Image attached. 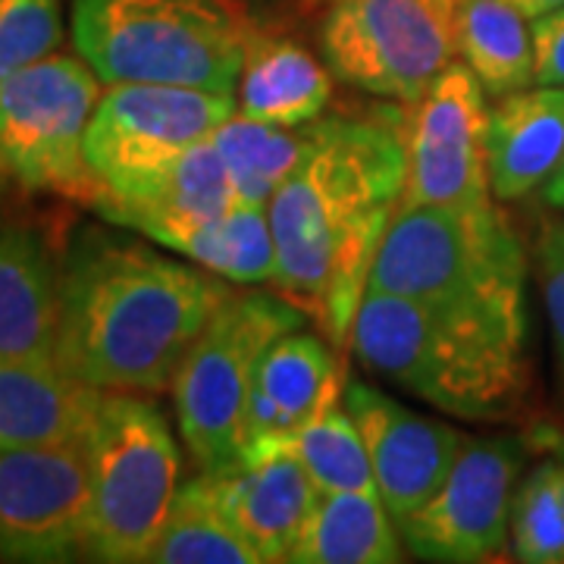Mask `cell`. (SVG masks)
Here are the masks:
<instances>
[{
  "instance_id": "6da1fadb",
  "label": "cell",
  "mask_w": 564,
  "mask_h": 564,
  "mask_svg": "<svg viewBox=\"0 0 564 564\" xmlns=\"http://www.w3.org/2000/svg\"><path fill=\"white\" fill-rule=\"evenodd\" d=\"M226 295L229 282L198 263L82 229L61 261L57 364L101 392H166Z\"/></svg>"
},
{
  "instance_id": "e0dca14e",
  "label": "cell",
  "mask_w": 564,
  "mask_h": 564,
  "mask_svg": "<svg viewBox=\"0 0 564 564\" xmlns=\"http://www.w3.org/2000/svg\"><path fill=\"white\" fill-rule=\"evenodd\" d=\"M564 154V88L536 85L505 95L489 110L486 158L499 202L543 188Z\"/></svg>"
},
{
  "instance_id": "5b68a950",
  "label": "cell",
  "mask_w": 564,
  "mask_h": 564,
  "mask_svg": "<svg viewBox=\"0 0 564 564\" xmlns=\"http://www.w3.org/2000/svg\"><path fill=\"white\" fill-rule=\"evenodd\" d=\"M73 44L104 85L163 82L236 95L258 29L239 0H73Z\"/></svg>"
},
{
  "instance_id": "f546056e",
  "label": "cell",
  "mask_w": 564,
  "mask_h": 564,
  "mask_svg": "<svg viewBox=\"0 0 564 564\" xmlns=\"http://www.w3.org/2000/svg\"><path fill=\"white\" fill-rule=\"evenodd\" d=\"M536 270H540L545 314H549L564 380V220H552L543 226L540 242H536Z\"/></svg>"
},
{
  "instance_id": "44dd1931",
  "label": "cell",
  "mask_w": 564,
  "mask_h": 564,
  "mask_svg": "<svg viewBox=\"0 0 564 564\" xmlns=\"http://www.w3.org/2000/svg\"><path fill=\"white\" fill-rule=\"evenodd\" d=\"M326 126L329 117H317L302 126H280L251 120L236 110L214 129L210 141L236 182L239 202L248 207H270L282 182L317 151Z\"/></svg>"
},
{
  "instance_id": "4316f807",
  "label": "cell",
  "mask_w": 564,
  "mask_h": 564,
  "mask_svg": "<svg viewBox=\"0 0 564 564\" xmlns=\"http://www.w3.org/2000/svg\"><path fill=\"white\" fill-rule=\"evenodd\" d=\"M292 452L302 458L323 496L326 492H377L370 452L343 399L326 404L304 423Z\"/></svg>"
},
{
  "instance_id": "603a6c76",
  "label": "cell",
  "mask_w": 564,
  "mask_h": 564,
  "mask_svg": "<svg viewBox=\"0 0 564 564\" xmlns=\"http://www.w3.org/2000/svg\"><path fill=\"white\" fill-rule=\"evenodd\" d=\"M163 248L204 267L207 273L236 285H261L276 280L280 258L267 207L239 204L214 220L176 229L163 239Z\"/></svg>"
},
{
  "instance_id": "9a60e30c",
  "label": "cell",
  "mask_w": 564,
  "mask_h": 564,
  "mask_svg": "<svg viewBox=\"0 0 564 564\" xmlns=\"http://www.w3.org/2000/svg\"><path fill=\"white\" fill-rule=\"evenodd\" d=\"M207 480L223 514L258 552L261 564L289 562V552L295 549L323 496L295 452H282L276 458L236 467Z\"/></svg>"
},
{
  "instance_id": "83f0119b",
  "label": "cell",
  "mask_w": 564,
  "mask_h": 564,
  "mask_svg": "<svg viewBox=\"0 0 564 564\" xmlns=\"http://www.w3.org/2000/svg\"><path fill=\"white\" fill-rule=\"evenodd\" d=\"M511 549L524 564H564V462L536 464L518 486Z\"/></svg>"
},
{
  "instance_id": "ffe728a7",
  "label": "cell",
  "mask_w": 564,
  "mask_h": 564,
  "mask_svg": "<svg viewBox=\"0 0 564 564\" xmlns=\"http://www.w3.org/2000/svg\"><path fill=\"white\" fill-rule=\"evenodd\" d=\"M333 82L314 54L295 41L254 35L239 73L236 110L251 120L302 126L317 120L329 104Z\"/></svg>"
},
{
  "instance_id": "1f68e13d",
  "label": "cell",
  "mask_w": 564,
  "mask_h": 564,
  "mask_svg": "<svg viewBox=\"0 0 564 564\" xmlns=\"http://www.w3.org/2000/svg\"><path fill=\"white\" fill-rule=\"evenodd\" d=\"M543 198L549 207H555V210H562L564 214V154L558 166H555V173L549 176V182L543 185Z\"/></svg>"
},
{
  "instance_id": "d4e9b609",
  "label": "cell",
  "mask_w": 564,
  "mask_h": 564,
  "mask_svg": "<svg viewBox=\"0 0 564 564\" xmlns=\"http://www.w3.org/2000/svg\"><path fill=\"white\" fill-rule=\"evenodd\" d=\"M527 22L508 0H462L458 51L496 98L533 85V32Z\"/></svg>"
},
{
  "instance_id": "8fae6325",
  "label": "cell",
  "mask_w": 564,
  "mask_h": 564,
  "mask_svg": "<svg viewBox=\"0 0 564 564\" xmlns=\"http://www.w3.org/2000/svg\"><path fill=\"white\" fill-rule=\"evenodd\" d=\"M486 88L467 63H448L404 126L399 207H489Z\"/></svg>"
},
{
  "instance_id": "7c38bea8",
  "label": "cell",
  "mask_w": 564,
  "mask_h": 564,
  "mask_svg": "<svg viewBox=\"0 0 564 564\" xmlns=\"http://www.w3.org/2000/svg\"><path fill=\"white\" fill-rule=\"evenodd\" d=\"M527 443L518 436L467 440L440 492L399 530L404 545L440 564H477L502 555Z\"/></svg>"
},
{
  "instance_id": "d6986e66",
  "label": "cell",
  "mask_w": 564,
  "mask_h": 564,
  "mask_svg": "<svg viewBox=\"0 0 564 564\" xmlns=\"http://www.w3.org/2000/svg\"><path fill=\"white\" fill-rule=\"evenodd\" d=\"M98 399L57 361H0V452L82 443Z\"/></svg>"
},
{
  "instance_id": "52a82bcc",
  "label": "cell",
  "mask_w": 564,
  "mask_h": 564,
  "mask_svg": "<svg viewBox=\"0 0 564 564\" xmlns=\"http://www.w3.org/2000/svg\"><path fill=\"white\" fill-rule=\"evenodd\" d=\"M304 311L270 292H229L173 380L185 448L207 477L239 467V417L263 351L299 329Z\"/></svg>"
},
{
  "instance_id": "8992f818",
  "label": "cell",
  "mask_w": 564,
  "mask_h": 564,
  "mask_svg": "<svg viewBox=\"0 0 564 564\" xmlns=\"http://www.w3.org/2000/svg\"><path fill=\"white\" fill-rule=\"evenodd\" d=\"M88 467V558L144 564L180 492V443L139 392H101L82 436Z\"/></svg>"
},
{
  "instance_id": "277c9868",
  "label": "cell",
  "mask_w": 564,
  "mask_h": 564,
  "mask_svg": "<svg viewBox=\"0 0 564 564\" xmlns=\"http://www.w3.org/2000/svg\"><path fill=\"white\" fill-rule=\"evenodd\" d=\"M524 245L496 204H430L395 207L367 292L404 295L524 333Z\"/></svg>"
},
{
  "instance_id": "5bb4252c",
  "label": "cell",
  "mask_w": 564,
  "mask_h": 564,
  "mask_svg": "<svg viewBox=\"0 0 564 564\" xmlns=\"http://www.w3.org/2000/svg\"><path fill=\"white\" fill-rule=\"evenodd\" d=\"M343 402L367 443L377 492L392 521L402 527L440 492L467 436L448 423L404 408L364 380L345 383Z\"/></svg>"
},
{
  "instance_id": "7402d4cb",
  "label": "cell",
  "mask_w": 564,
  "mask_h": 564,
  "mask_svg": "<svg viewBox=\"0 0 564 564\" xmlns=\"http://www.w3.org/2000/svg\"><path fill=\"white\" fill-rule=\"evenodd\" d=\"M402 562L399 524L380 492H326L307 518L289 564Z\"/></svg>"
},
{
  "instance_id": "ba28073f",
  "label": "cell",
  "mask_w": 564,
  "mask_h": 564,
  "mask_svg": "<svg viewBox=\"0 0 564 564\" xmlns=\"http://www.w3.org/2000/svg\"><path fill=\"white\" fill-rule=\"evenodd\" d=\"M98 73L51 54L0 85V173L29 192L95 202L101 182L85 161V132L101 101Z\"/></svg>"
},
{
  "instance_id": "7a4b0ae2",
  "label": "cell",
  "mask_w": 564,
  "mask_h": 564,
  "mask_svg": "<svg viewBox=\"0 0 564 564\" xmlns=\"http://www.w3.org/2000/svg\"><path fill=\"white\" fill-rule=\"evenodd\" d=\"M402 182V117H329L317 151L267 207L280 258L273 282L336 345L351 339Z\"/></svg>"
},
{
  "instance_id": "3957f363",
  "label": "cell",
  "mask_w": 564,
  "mask_h": 564,
  "mask_svg": "<svg viewBox=\"0 0 564 564\" xmlns=\"http://www.w3.org/2000/svg\"><path fill=\"white\" fill-rule=\"evenodd\" d=\"M351 348L367 370L458 421H505L524 402V333L502 323L364 292Z\"/></svg>"
},
{
  "instance_id": "484cf974",
  "label": "cell",
  "mask_w": 564,
  "mask_h": 564,
  "mask_svg": "<svg viewBox=\"0 0 564 564\" xmlns=\"http://www.w3.org/2000/svg\"><path fill=\"white\" fill-rule=\"evenodd\" d=\"M144 564H261L217 505L207 477L180 486Z\"/></svg>"
},
{
  "instance_id": "f1b7e54d",
  "label": "cell",
  "mask_w": 564,
  "mask_h": 564,
  "mask_svg": "<svg viewBox=\"0 0 564 564\" xmlns=\"http://www.w3.org/2000/svg\"><path fill=\"white\" fill-rule=\"evenodd\" d=\"M63 41V0H0V85L51 57Z\"/></svg>"
},
{
  "instance_id": "4dcf8cb0",
  "label": "cell",
  "mask_w": 564,
  "mask_h": 564,
  "mask_svg": "<svg viewBox=\"0 0 564 564\" xmlns=\"http://www.w3.org/2000/svg\"><path fill=\"white\" fill-rule=\"evenodd\" d=\"M533 32V82L564 88V7L530 25Z\"/></svg>"
},
{
  "instance_id": "30bf717a",
  "label": "cell",
  "mask_w": 564,
  "mask_h": 564,
  "mask_svg": "<svg viewBox=\"0 0 564 564\" xmlns=\"http://www.w3.org/2000/svg\"><path fill=\"white\" fill-rule=\"evenodd\" d=\"M236 113V95L195 85L117 82L85 132V161L101 195H129Z\"/></svg>"
},
{
  "instance_id": "cb8c5ba5",
  "label": "cell",
  "mask_w": 564,
  "mask_h": 564,
  "mask_svg": "<svg viewBox=\"0 0 564 564\" xmlns=\"http://www.w3.org/2000/svg\"><path fill=\"white\" fill-rule=\"evenodd\" d=\"M251 389L302 430L317 411L343 399V377L333 348L314 333L292 329L263 351Z\"/></svg>"
},
{
  "instance_id": "4fadbf2b",
  "label": "cell",
  "mask_w": 564,
  "mask_h": 564,
  "mask_svg": "<svg viewBox=\"0 0 564 564\" xmlns=\"http://www.w3.org/2000/svg\"><path fill=\"white\" fill-rule=\"evenodd\" d=\"M88 555L82 443L0 452V558L54 564Z\"/></svg>"
},
{
  "instance_id": "2e32d148",
  "label": "cell",
  "mask_w": 564,
  "mask_h": 564,
  "mask_svg": "<svg viewBox=\"0 0 564 564\" xmlns=\"http://www.w3.org/2000/svg\"><path fill=\"white\" fill-rule=\"evenodd\" d=\"M239 192L214 141L192 144L166 170L141 182L129 195H98L91 207L113 226L135 229L161 245L170 232L214 220L239 207Z\"/></svg>"
},
{
  "instance_id": "d6a6232c",
  "label": "cell",
  "mask_w": 564,
  "mask_h": 564,
  "mask_svg": "<svg viewBox=\"0 0 564 564\" xmlns=\"http://www.w3.org/2000/svg\"><path fill=\"white\" fill-rule=\"evenodd\" d=\"M514 10H521L527 20H540V17H545V13H552V10H558V7H564V0H508Z\"/></svg>"
},
{
  "instance_id": "9c48e42d",
  "label": "cell",
  "mask_w": 564,
  "mask_h": 564,
  "mask_svg": "<svg viewBox=\"0 0 564 564\" xmlns=\"http://www.w3.org/2000/svg\"><path fill=\"white\" fill-rule=\"evenodd\" d=\"M462 0H333L323 57L348 85L417 104L458 54Z\"/></svg>"
},
{
  "instance_id": "ac0fdd59",
  "label": "cell",
  "mask_w": 564,
  "mask_h": 564,
  "mask_svg": "<svg viewBox=\"0 0 564 564\" xmlns=\"http://www.w3.org/2000/svg\"><path fill=\"white\" fill-rule=\"evenodd\" d=\"M61 263L32 229H0V361H57Z\"/></svg>"
}]
</instances>
